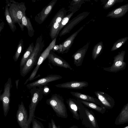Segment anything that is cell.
<instances>
[{
    "label": "cell",
    "mask_w": 128,
    "mask_h": 128,
    "mask_svg": "<svg viewBox=\"0 0 128 128\" xmlns=\"http://www.w3.org/2000/svg\"><path fill=\"white\" fill-rule=\"evenodd\" d=\"M44 46L42 37L40 36L36 39L33 52L30 56L24 66L20 68V73L22 77H24L36 65L41 52Z\"/></svg>",
    "instance_id": "obj_1"
},
{
    "label": "cell",
    "mask_w": 128,
    "mask_h": 128,
    "mask_svg": "<svg viewBox=\"0 0 128 128\" xmlns=\"http://www.w3.org/2000/svg\"><path fill=\"white\" fill-rule=\"evenodd\" d=\"M6 3L9 7L10 14L13 23H18L19 25L22 23L24 13L25 12L26 8L24 2H19L13 0H6Z\"/></svg>",
    "instance_id": "obj_2"
},
{
    "label": "cell",
    "mask_w": 128,
    "mask_h": 128,
    "mask_svg": "<svg viewBox=\"0 0 128 128\" xmlns=\"http://www.w3.org/2000/svg\"><path fill=\"white\" fill-rule=\"evenodd\" d=\"M43 87L36 88L34 87L30 89V92L31 98L30 103L29 106V114L28 122L30 126L32 119L34 118L35 111L39 102L43 98Z\"/></svg>",
    "instance_id": "obj_3"
},
{
    "label": "cell",
    "mask_w": 128,
    "mask_h": 128,
    "mask_svg": "<svg viewBox=\"0 0 128 128\" xmlns=\"http://www.w3.org/2000/svg\"><path fill=\"white\" fill-rule=\"evenodd\" d=\"M46 103L52 108L56 114L60 116L65 117L66 109L64 102V99L60 95L55 94L47 99Z\"/></svg>",
    "instance_id": "obj_4"
},
{
    "label": "cell",
    "mask_w": 128,
    "mask_h": 128,
    "mask_svg": "<svg viewBox=\"0 0 128 128\" xmlns=\"http://www.w3.org/2000/svg\"><path fill=\"white\" fill-rule=\"evenodd\" d=\"M12 86L11 79L10 78L5 84L3 92L0 96V100L2 103L4 114L5 117L7 116L10 109V90Z\"/></svg>",
    "instance_id": "obj_5"
},
{
    "label": "cell",
    "mask_w": 128,
    "mask_h": 128,
    "mask_svg": "<svg viewBox=\"0 0 128 128\" xmlns=\"http://www.w3.org/2000/svg\"><path fill=\"white\" fill-rule=\"evenodd\" d=\"M56 38H54L48 46L41 54L38 59L36 66L34 70L29 77L25 82L24 84H26L29 81H30L35 78L39 68L44 60L47 58L50 51L55 46Z\"/></svg>",
    "instance_id": "obj_6"
},
{
    "label": "cell",
    "mask_w": 128,
    "mask_h": 128,
    "mask_svg": "<svg viewBox=\"0 0 128 128\" xmlns=\"http://www.w3.org/2000/svg\"><path fill=\"white\" fill-rule=\"evenodd\" d=\"M126 53L125 51L122 50L114 58L113 63L108 67L104 68V70L110 72H116L125 69L126 63L124 61Z\"/></svg>",
    "instance_id": "obj_7"
},
{
    "label": "cell",
    "mask_w": 128,
    "mask_h": 128,
    "mask_svg": "<svg viewBox=\"0 0 128 128\" xmlns=\"http://www.w3.org/2000/svg\"><path fill=\"white\" fill-rule=\"evenodd\" d=\"M16 116L17 122L21 128H30L27 111L22 101L18 104Z\"/></svg>",
    "instance_id": "obj_8"
},
{
    "label": "cell",
    "mask_w": 128,
    "mask_h": 128,
    "mask_svg": "<svg viewBox=\"0 0 128 128\" xmlns=\"http://www.w3.org/2000/svg\"><path fill=\"white\" fill-rule=\"evenodd\" d=\"M62 77L57 74H50L35 81L27 84L26 86L28 89L34 87H43L50 82L61 79Z\"/></svg>",
    "instance_id": "obj_9"
},
{
    "label": "cell",
    "mask_w": 128,
    "mask_h": 128,
    "mask_svg": "<svg viewBox=\"0 0 128 128\" xmlns=\"http://www.w3.org/2000/svg\"><path fill=\"white\" fill-rule=\"evenodd\" d=\"M88 12H84L78 15L68 22L59 34L61 37L69 33L73 28L80 22L85 18L89 14Z\"/></svg>",
    "instance_id": "obj_10"
},
{
    "label": "cell",
    "mask_w": 128,
    "mask_h": 128,
    "mask_svg": "<svg viewBox=\"0 0 128 128\" xmlns=\"http://www.w3.org/2000/svg\"><path fill=\"white\" fill-rule=\"evenodd\" d=\"M50 63L53 65L70 69H72L70 64L66 60L51 50L47 58Z\"/></svg>",
    "instance_id": "obj_11"
},
{
    "label": "cell",
    "mask_w": 128,
    "mask_h": 128,
    "mask_svg": "<svg viewBox=\"0 0 128 128\" xmlns=\"http://www.w3.org/2000/svg\"><path fill=\"white\" fill-rule=\"evenodd\" d=\"M84 27V26H82L60 44L58 49L59 53L63 54L67 53L68 52L74 42L75 38Z\"/></svg>",
    "instance_id": "obj_12"
},
{
    "label": "cell",
    "mask_w": 128,
    "mask_h": 128,
    "mask_svg": "<svg viewBox=\"0 0 128 128\" xmlns=\"http://www.w3.org/2000/svg\"><path fill=\"white\" fill-rule=\"evenodd\" d=\"M57 1V0L51 1L35 16V20L39 24L42 23L50 13Z\"/></svg>",
    "instance_id": "obj_13"
},
{
    "label": "cell",
    "mask_w": 128,
    "mask_h": 128,
    "mask_svg": "<svg viewBox=\"0 0 128 128\" xmlns=\"http://www.w3.org/2000/svg\"><path fill=\"white\" fill-rule=\"evenodd\" d=\"M88 83L85 81H71L55 85L57 88L73 89H81L88 86Z\"/></svg>",
    "instance_id": "obj_14"
},
{
    "label": "cell",
    "mask_w": 128,
    "mask_h": 128,
    "mask_svg": "<svg viewBox=\"0 0 128 128\" xmlns=\"http://www.w3.org/2000/svg\"><path fill=\"white\" fill-rule=\"evenodd\" d=\"M90 44V42H88L82 48L78 50L72 56L74 60V64L76 66H82Z\"/></svg>",
    "instance_id": "obj_15"
},
{
    "label": "cell",
    "mask_w": 128,
    "mask_h": 128,
    "mask_svg": "<svg viewBox=\"0 0 128 128\" xmlns=\"http://www.w3.org/2000/svg\"><path fill=\"white\" fill-rule=\"evenodd\" d=\"M94 93L100 102L104 106L112 107L114 105V100L107 94L101 91H96Z\"/></svg>",
    "instance_id": "obj_16"
},
{
    "label": "cell",
    "mask_w": 128,
    "mask_h": 128,
    "mask_svg": "<svg viewBox=\"0 0 128 128\" xmlns=\"http://www.w3.org/2000/svg\"><path fill=\"white\" fill-rule=\"evenodd\" d=\"M128 12V3L116 8L109 12L107 17L118 18L124 16Z\"/></svg>",
    "instance_id": "obj_17"
},
{
    "label": "cell",
    "mask_w": 128,
    "mask_h": 128,
    "mask_svg": "<svg viewBox=\"0 0 128 128\" xmlns=\"http://www.w3.org/2000/svg\"><path fill=\"white\" fill-rule=\"evenodd\" d=\"M19 25L22 31L24 30V27H26L28 30V36L30 37L33 36L34 30L31 24L30 18L26 15V12L24 13L23 14L21 24Z\"/></svg>",
    "instance_id": "obj_18"
},
{
    "label": "cell",
    "mask_w": 128,
    "mask_h": 128,
    "mask_svg": "<svg viewBox=\"0 0 128 128\" xmlns=\"http://www.w3.org/2000/svg\"><path fill=\"white\" fill-rule=\"evenodd\" d=\"M70 94L73 96L78 99L100 104V101L98 99L90 95L83 94L78 92H70Z\"/></svg>",
    "instance_id": "obj_19"
},
{
    "label": "cell",
    "mask_w": 128,
    "mask_h": 128,
    "mask_svg": "<svg viewBox=\"0 0 128 128\" xmlns=\"http://www.w3.org/2000/svg\"><path fill=\"white\" fill-rule=\"evenodd\" d=\"M34 47L33 42L30 44L21 58L20 64V68L24 66L30 58L33 52Z\"/></svg>",
    "instance_id": "obj_20"
},
{
    "label": "cell",
    "mask_w": 128,
    "mask_h": 128,
    "mask_svg": "<svg viewBox=\"0 0 128 128\" xmlns=\"http://www.w3.org/2000/svg\"><path fill=\"white\" fill-rule=\"evenodd\" d=\"M104 46L102 42H99L94 46L92 52V59L95 60L101 54L103 49Z\"/></svg>",
    "instance_id": "obj_21"
},
{
    "label": "cell",
    "mask_w": 128,
    "mask_h": 128,
    "mask_svg": "<svg viewBox=\"0 0 128 128\" xmlns=\"http://www.w3.org/2000/svg\"><path fill=\"white\" fill-rule=\"evenodd\" d=\"M67 12V11L64 8L60 10L52 19L50 24L54 22L60 23L66 15Z\"/></svg>",
    "instance_id": "obj_22"
},
{
    "label": "cell",
    "mask_w": 128,
    "mask_h": 128,
    "mask_svg": "<svg viewBox=\"0 0 128 128\" xmlns=\"http://www.w3.org/2000/svg\"><path fill=\"white\" fill-rule=\"evenodd\" d=\"M4 13L8 24L12 31L14 32L16 30V27L13 23L9 12L8 6L7 4L5 6Z\"/></svg>",
    "instance_id": "obj_23"
},
{
    "label": "cell",
    "mask_w": 128,
    "mask_h": 128,
    "mask_svg": "<svg viewBox=\"0 0 128 128\" xmlns=\"http://www.w3.org/2000/svg\"><path fill=\"white\" fill-rule=\"evenodd\" d=\"M60 26V23L56 22L50 24L51 29L50 36L52 40L55 38H57L59 34Z\"/></svg>",
    "instance_id": "obj_24"
},
{
    "label": "cell",
    "mask_w": 128,
    "mask_h": 128,
    "mask_svg": "<svg viewBox=\"0 0 128 128\" xmlns=\"http://www.w3.org/2000/svg\"><path fill=\"white\" fill-rule=\"evenodd\" d=\"M128 40V37L126 36L118 40L114 43L111 51H114L120 48L125 44Z\"/></svg>",
    "instance_id": "obj_25"
},
{
    "label": "cell",
    "mask_w": 128,
    "mask_h": 128,
    "mask_svg": "<svg viewBox=\"0 0 128 128\" xmlns=\"http://www.w3.org/2000/svg\"><path fill=\"white\" fill-rule=\"evenodd\" d=\"M24 42L22 39H21L18 43L17 50L13 56V59L15 62H16L24 48Z\"/></svg>",
    "instance_id": "obj_26"
},
{
    "label": "cell",
    "mask_w": 128,
    "mask_h": 128,
    "mask_svg": "<svg viewBox=\"0 0 128 128\" xmlns=\"http://www.w3.org/2000/svg\"><path fill=\"white\" fill-rule=\"evenodd\" d=\"M74 13V12H70L67 15H66L63 18L61 22L60 23L59 29V32L68 22Z\"/></svg>",
    "instance_id": "obj_27"
},
{
    "label": "cell",
    "mask_w": 128,
    "mask_h": 128,
    "mask_svg": "<svg viewBox=\"0 0 128 128\" xmlns=\"http://www.w3.org/2000/svg\"><path fill=\"white\" fill-rule=\"evenodd\" d=\"M80 100L82 104L88 107L100 112L102 110V108L98 106L94 103Z\"/></svg>",
    "instance_id": "obj_28"
},
{
    "label": "cell",
    "mask_w": 128,
    "mask_h": 128,
    "mask_svg": "<svg viewBox=\"0 0 128 128\" xmlns=\"http://www.w3.org/2000/svg\"><path fill=\"white\" fill-rule=\"evenodd\" d=\"M124 1V0H109L104 4L103 8L104 9H107L112 7L116 3L122 2Z\"/></svg>",
    "instance_id": "obj_29"
},
{
    "label": "cell",
    "mask_w": 128,
    "mask_h": 128,
    "mask_svg": "<svg viewBox=\"0 0 128 128\" xmlns=\"http://www.w3.org/2000/svg\"><path fill=\"white\" fill-rule=\"evenodd\" d=\"M32 128H45L39 120L34 118L32 120Z\"/></svg>",
    "instance_id": "obj_30"
},
{
    "label": "cell",
    "mask_w": 128,
    "mask_h": 128,
    "mask_svg": "<svg viewBox=\"0 0 128 128\" xmlns=\"http://www.w3.org/2000/svg\"><path fill=\"white\" fill-rule=\"evenodd\" d=\"M86 113L92 125L94 127H96V123L94 116L88 111L86 110Z\"/></svg>",
    "instance_id": "obj_31"
},
{
    "label": "cell",
    "mask_w": 128,
    "mask_h": 128,
    "mask_svg": "<svg viewBox=\"0 0 128 128\" xmlns=\"http://www.w3.org/2000/svg\"><path fill=\"white\" fill-rule=\"evenodd\" d=\"M50 90L49 88L46 85L43 87V95H47L50 92Z\"/></svg>",
    "instance_id": "obj_32"
},
{
    "label": "cell",
    "mask_w": 128,
    "mask_h": 128,
    "mask_svg": "<svg viewBox=\"0 0 128 128\" xmlns=\"http://www.w3.org/2000/svg\"><path fill=\"white\" fill-rule=\"evenodd\" d=\"M48 128H58L52 119H51V122L48 123Z\"/></svg>",
    "instance_id": "obj_33"
},
{
    "label": "cell",
    "mask_w": 128,
    "mask_h": 128,
    "mask_svg": "<svg viewBox=\"0 0 128 128\" xmlns=\"http://www.w3.org/2000/svg\"><path fill=\"white\" fill-rule=\"evenodd\" d=\"M4 24L3 22H1L0 25V32H1L2 30L3 29L4 27Z\"/></svg>",
    "instance_id": "obj_34"
},
{
    "label": "cell",
    "mask_w": 128,
    "mask_h": 128,
    "mask_svg": "<svg viewBox=\"0 0 128 128\" xmlns=\"http://www.w3.org/2000/svg\"><path fill=\"white\" fill-rule=\"evenodd\" d=\"M19 81V79H18L16 80L15 81V83L16 84V88L17 89H18V82Z\"/></svg>",
    "instance_id": "obj_35"
},
{
    "label": "cell",
    "mask_w": 128,
    "mask_h": 128,
    "mask_svg": "<svg viewBox=\"0 0 128 128\" xmlns=\"http://www.w3.org/2000/svg\"><path fill=\"white\" fill-rule=\"evenodd\" d=\"M128 128V126H126V127H125V128Z\"/></svg>",
    "instance_id": "obj_36"
},
{
    "label": "cell",
    "mask_w": 128,
    "mask_h": 128,
    "mask_svg": "<svg viewBox=\"0 0 128 128\" xmlns=\"http://www.w3.org/2000/svg\"></svg>",
    "instance_id": "obj_37"
}]
</instances>
